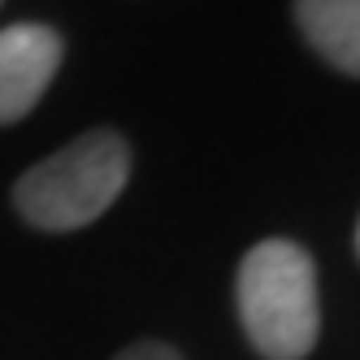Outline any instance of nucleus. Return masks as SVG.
Instances as JSON below:
<instances>
[{"mask_svg":"<svg viewBox=\"0 0 360 360\" xmlns=\"http://www.w3.org/2000/svg\"><path fill=\"white\" fill-rule=\"evenodd\" d=\"M239 321L265 360H304L321 330L313 256L291 239L256 243L239 265Z\"/></svg>","mask_w":360,"mask_h":360,"instance_id":"f257e3e1","label":"nucleus"},{"mask_svg":"<svg viewBox=\"0 0 360 360\" xmlns=\"http://www.w3.org/2000/svg\"><path fill=\"white\" fill-rule=\"evenodd\" d=\"M126 178H131L126 139L113 131H91L22 174L13 204L35 230L65 235V230L91 226L122 195Z\"/></svg>","mask_w":360,"mask_h":360,"instance_id":"f03ea898","label":"nucleus"},{"mask_svg":"<svg viewBox=\"0 0 360 360\" xmlns=\"http://www.w3.org/2000/svg\"><path fill=\"white\" fill-rule=\"evenodd\" d=\"M65 44L53 27L18 22L0 31V126L22 122L57 79Z\"/></svg>","mask_w":360,"mask_h":360,"instance_id":"7ed1b4c3","label":"nucleus"},{"mask_svg":"<svg viewBox=\"0 0 360 360\" xmlns=\"http://www.w3.org/2000/svg\"><path fill=\"white\" fill-rule=\"evenodd\" d=\"M295 22L313 53L360 79V0H295Z\"/></svg>","mask_w":360,"mask_h":360,"instance_id":"20e7f679","label":"nucleus"},{"mask_svg":"<svg viewBox=\"0 0 360 360\" xmlns=\"http://www.w3.org/2000/svg\"><path fill=\"white\" fill-rule=\"evenodd\" d=\"M113 360H183V356H178L169 343H135V347H126Z\"/></svg>","mask_w":360,"mask_h":360,"instance_id":"39448f33","label":"nucleus"},{"mask_svg":"<svg viewBox=\"0 0 360 360\" xmlns=\"http://www.w3.org/2000/svg\"><path fill=\"white\" fill-rule=\"evenodd\" d=\"M356 252H360V226H356Z\"/></svg>","mask_w":360,"mask_h":360,"instance_id":"423d86ee","label":"nucleus"}]
</instances>
